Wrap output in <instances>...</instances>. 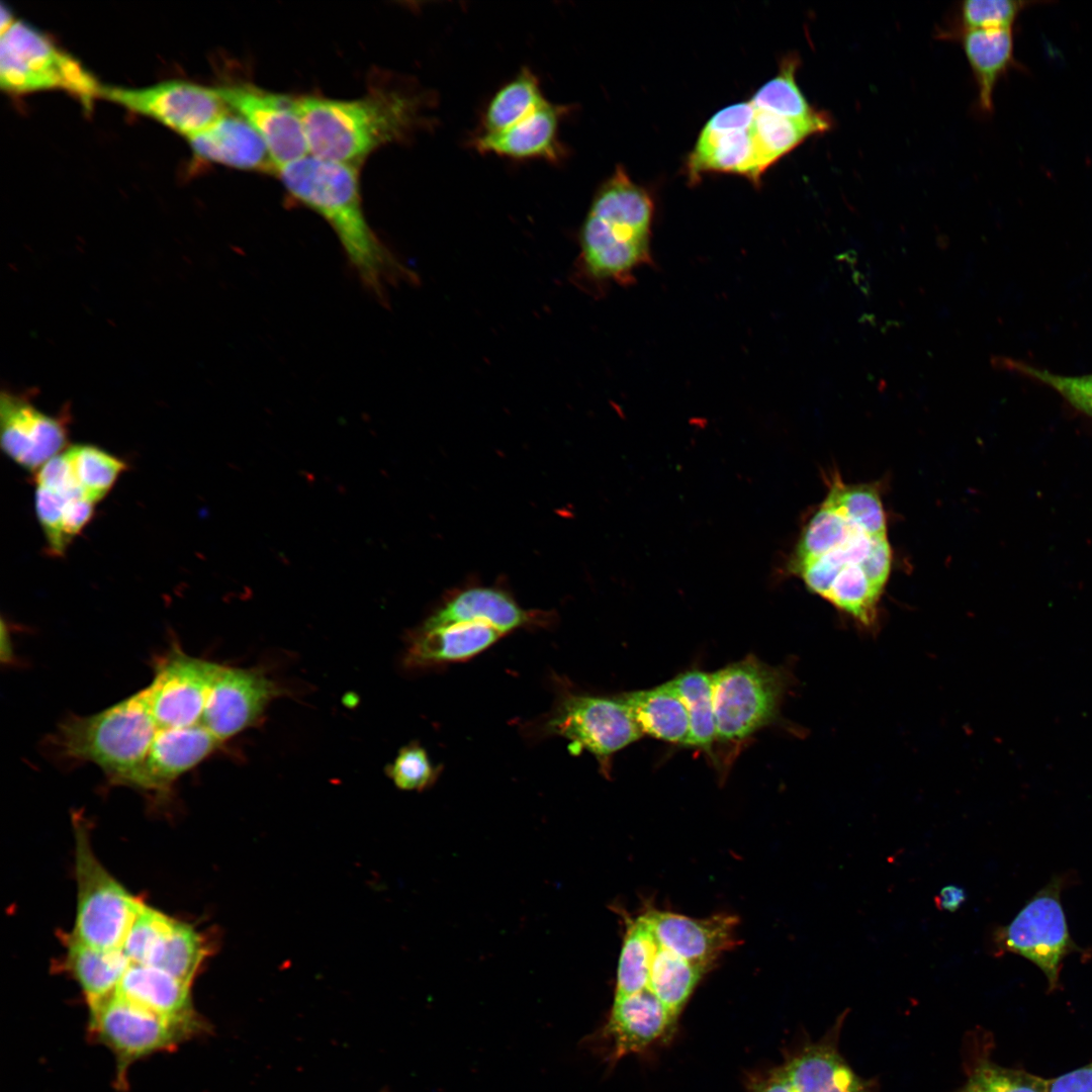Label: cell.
<instances>
[{"mask_svg":"<svg viewBox=\"0 0 1092 1092\" xmlns=\"http://www.w3.org/2000/svg\"><path fill=\"white\" fill-rule=\"evenodd\" d=\"M276 175L293 201L329 223L350 267L376 299L386 301L389 287L412 277L366 218L358 167L307 155L279 168Z\"/></svg>","mask_w":1092,"mask_h":1092,"instance_id":"cell-1","label":"cell"},{"mask_svg":"<svg viewBox=\"0 0 1092 1092\" xmlns=\"http://www.w3.org/2000/svg\"><path fill=\"white\" fill-rule=\"evenodd\" d=\"M423 95L375 86L361 96H297L309 155L360 168L382 146L403 141L422 123Z\"/></svg>","mask_w":1092,"mask_h":1092,"instance_id":"cell-2","label":"cell"},{"mask_svg":"<svg viewBox=\"0 0 1092 1092\" xmlns=\"http://www.w3.org/2000/svg\"><path fill=\"white\" fill-rule=\"evenodd\" d=\"M158 729L142 690L95 714L67 717L51 743L60 758L92 762L111 784L127 786Z\"/></svg>","mask_w":1092,"mask_h":1092,"instance_id":"cell-3","label":"cell"},{"mask_svg":"<svg viewBox=\"0 0 1092 1092\" xmlns=\"http://www.w3.org/2000/svg\"><path fill=\"white\" fill-rule=\"evenodd\" d=\"M87 1035L115 1060V1086L125 1091L129 1068L153 1055L172 1052L208 1029L202 1018L180 1020L149 1011L116 993L88 1007Z\"/></svg>","mask_w":1092,"mask_h":1092,"instance_id":"cell-4","label":"cell"},{"mask_svg":"<svg viewBox=\"0 0 1092 1092\" xmlns=\"http://www.w3.org/2000/svg\"><path fill=\"white\" fill-rule=\"evenodd\" d=\"M0 83L14 93L62 89L86 108L101 97L103 86L78 59L23 20H15L1 33Z\"/></svg>","mask_w":1092,"mask_h":1092,"instance_id":"cell-5","label":"cell"},{"mask_svg":"<svg viewBox=\"0 0 1092 1092\" xmlns=\"http://www.w3.org/2000/svg\"><path fill=\"white\" fill-rule=\"evenodd\" d=\"M77 907L73 931L77 940L103 950L122 949L143 904L96 857L89 833L75 823Z\"/></svg>","mask_w":1092,"mask_h":1092,"instance_id":"cell-6","label":"cell"},{"mask_svg":"<svg viewBox=\"0 0 1092 1092\" xmlns=\"http://www.w3.org/2000/svg\"><path fill=\"white\" fill-rule=\"evenodd\" d=\"M716 738L742 741L777 720L790 678L754 655L712 673Z\"/></svg>","mask_w":1092,"mask_h":1092,"instance_id":"cell-7","label":"cell"},{"mask_svg":"<svg viewBox=\"0 0 1092 1092\" xmlns=\"http://www.w3.org/2000/svg\"><path fill=\"white\" fill-rule=\"evenodd\" d=\"M543 736L570 741L571 751L586 750L609 768L612 755L644 734L621 695L613 697L565 693L544 718Z\"/></svg>","mask_w":1092,"mask_h":1092,"instance_id":"cell-8","label":"cell"},{"mask_svg":"<svg viewBox=\"0 0 1092 1092\" xmlns=\"http://www.w3.org/2000/svg\"><path fill=\"white\" fill-rule=\"evenodd\" d=\"M652 220L589 207L579 233L585 274L599 283H630L651 260Z\"/></svg>","mask_w":1092,"mask_h":1092,"instance_id":"cell-9","label":"cell"},{"mask_svg":"<svg viewBox=\"0 0 1092 1092\" xmlns=\"http://www.w3.org/2000/svg\"><path fill=\"white\" fill-rule=\"evenodd\" d=\"M101 97L150 116L188 139L207 129L232 110L219 88L171 80L144 88L103 85Z\"/></svg>","mask_w":1092,"mask_h":1092,"instance_id":"cell-10","label":"cell"},{"mask_svg":"<svg viewBox=\"0 0 1092 1092\" xmlns=\"http://www.w3.org/2000/svg\"><path fill=\"white\" fill-rule=\"evenodd\" d=\"M221 665L172 646L154 664L151 684L143 689L158 728L200 723L206 699Z\"/></svg>","mask_w":1092,"mask_h":1092,"instance_id":"cell-11","label":"cell"},{"mask_svg":"<svg viewBox=\"0 0 1092 1092\" xmlns=\"http://www.w3.org/2000/svg\"><path fill=\"white\" fill-rule=\"evenodd\" d=\"M996 941L1001 949L1036 965L1045 975L1050 990L1056 989L1062 961L1074 949L1059 890L1050 886L1040 891L1007 926L997 930Z\"/></svg>","mask_w":1092,"mask_h":1092,"instance_id":"cell-12","label":"cell"},{"mask_svg":"<svg viewBox=\"0 0 1092 1092\" xmlns=\"http://www.w3.org/2000/svg\"><path fill=\"white\" fill-rule=\"evenodd\" d=\"M218 88L229 108L247 120L265 142L277 170L309 155L297 97L250 82Z\"/></svg>","mask_w":1092,"mask_h":1092,"instance_id":"cell-13","label":"cell"},{"mask_svg":"<svg viewBox=\"0 0 1092 1092\" xmlns=\"http://www.w3.org/2000/svg\"><path fill=\"white\" fill-rule=\"evenodd\" d=\"M747 1092H869L833 1042L810 1044L754 1076Z\"/></svg>","mask_w":1092,"mask_h":1092,"instance_id":"cell-14","label":"cell"},{"mask_svg":"<svg viewBox=\"0 0 1092 1092\" xmlns=\"http://www.w3.org/2000/svg\"><path fill=\"white\" fill-rule=\"evenodd\" d=\"M276 694L274 682L261 672L221 665L200 724L222 742L253 725Z\"/></svg>","mask_w":1092,"mask_h":1092,"instance_id":"cell-15","label":"cell"},{"mask_svg":"<svg viewBox=\"0 0 1092 1092\" xmlns=\"http://www.w3.org/2000/svg\"><path fill=\"white\" fill-rule=\"evenodd\" d=\"M1 447L17 464L39 469L67 443L63 420L36 408L24 395L3 391L0 397Z\"/></svg>","mask_w":1092,"mask_h":1092,"instance_id":"cell-16","label":"cell"},{"mask_svg":"<svg viewBox=\"0 0 1092 1092\" xmlns=\"http://www.w3.org/2000/svg\"><path fill=\"white\" fill-rule=\"evenodd\" d=\"M221 742L202 724L160 728L127 787L168 794L176 781L207 758Z\"/></svg>","mask_w":1092,"mask_h":1092,"instance_id":"cell-17","label":"cell"},{"mask_svg":"<svg viewBox=\"0 0 1092 1092\" xmlns=\"http://www.w3.org/2000/svg\"><path fill=\"white\" fill-rule=\"evenodd\" d=\"M550 615L520 607L510 594L493 586L472 585L452 592L427 618L421 629L456 623H483L505 635L511 631L542 626Z\"/></svg>","mask_w":1092,"mask_h":1092,"instance_id":"cell-18","label":"cell"},{"mask_svg":"<svg viewBox=\"0 0 1092 1092\" xmlns=\"http://www.w3.org/2000/svg\"><path fill=\"white\" fill-rule=\"evenodd\" d=\"M643 915L659 946L709 970L720 954L735 945L737 918L733 915L695 919L656 909Z\"/></svg>","mask_w":1092,"mask_h":1092,"instance_id":"cell-19","label":"cell"},{"mask_svg":"<svg viewBox=\"0 0 1092 1092\" xmlns=\"http://www.w3.org/2000/svg\"><path fill=\"white\" fill-rule=\"evenodd\" d=\"M565 108L546 101L514 125L494 132H480L472 146L481 154L517 160L559 161L564 150L558 140L560 118Z\"/></svg>","mask_w":1092,"mask_h":1092,"instance_id":"cell-20","label":"cell"},{"mask_svg":"<svg viewBox=\"0 0 1092 1092\" xmlns=\"http://www.w3.org/2000/svg\"><path fill=\"white\" fill-rule=\"evenodd\" d=\"M188 140L194 154L204 161L243 171L277 172L265 142L247 120L233 111Z\"/></svg>","mask_w":1092,"mask_h":1092,"instance_id":"cell-21","label":"cell"},{"mask_svg":"<svg viewBox=\"0 0 1092 1092\" xmlns=\"http://www.w3.org/2000/svg\"><path fill=\"white\" fill-rule=\"evenodd\" d=\"M191 984L146 965L130 964L116 990L122 998L164 1017H201L194 1008Z\"/></svg>","mask_w":1092,"mask_h":1092,"instance_id":"cell-22","label":"cell"},{"mask_svg":"<svg viewBox=\"0 0 1092 1092\" xmlns=\"http://www.w3.org/2000/svg\"><path fill=\"white\" fill-rule=\"evenodd\" d=\"M505 634L483 623H456L419 629L408 657L417 665H437L467 660L494 644Z\"/></svg>","mask_w":1092,"mask_h":1092,"instance_id":"cell-23","label":"cell"},{"mask_svg":"<svg viewBox=\"0 0 1092 1092\" xmlns=\"http://www.w3.org/2000/svg\"><path fill=\"white\" fill-rule=\"evenodd\" d=\"M65 945L63 969L80 987L88 1007L116 993L130 965L122 949H98L71 934L65 937Z\"/></svg>","mask_w":1092,"mask_h":1092,"instance_id":"cell-24","label":"cell"},{"mask_svg":"<svg viewBox=\"0 0 1092 1092\" xmlns=\"http://www.w3.org/2000/svg\"><path fill=\"white\" fill-rule=\"evenodd\" d=\"M688 168L691 178L706 172H726L744 175L752 181H758L765 170L751 127L730 132L703 129L689 158Z\"/></svg>","mask_w":1092,"mask_h":1092,"instance_id":"cell-25","label":"cell"},{"mask_svg":"<svg viewBox=\"0 0 1092 1092\" xmlns=\"http://www.w3.org/2000/svg\"><path fill=\"white\" fill-rule=\"evenodd\" d=\"M643 734L669 743L688 745L690 719L678 693L669 681L621 695Z\"/></svg>","mask_w":1092,"mask_h":1092,"instance_id":"cell-26","label":"cell"},{"mask_svg":"<svg viewBox=\"0 0 1092 1092\" xmlns=\"http://www.w3.org/2000/svg\"><path fill=\"white\" fill-rule=\"evenodd\" d=\"M953 38L961 41L973 72L979 106L983 111L990 112L996 84L1013 60L1012 28L968 30Z\"/></svg>","mask_w":1092,"mask_h":1092,"instance_id":"cell-27","label":"cell"},{"mask_svg":"<svg viewBox=\"0 0 1092 1092\" xmlns=\"http://www.w3.org/2000/svg\"><path fill=\"white\" fill-rule=\"evenodd\" d=\"M709 969L692 964L658 945L653 958L648 987L653 997L677 1023L680 1015Z\"/></svg>","mask_w":1092,"mask_h":1092,"instance_id":"cell-28","label":"cell"},{"mask_svg":"<svg viewBox=\"0 0 1092 1092\" xmlns=\"http://www.w3.org/2000/svg\"><path fill=\"white\" fill-rule=\"evenodd\" d=\"M547 100L537 76L527 67L504 84L488 101L482 114L481 132H494L519 122Z\"/></svg>","mask_w":1092,"mask_h":1092,"instance_id":"cell-29","label":"cell"},{"mask_svg":"<svg viewBox=\"0 0 1092 1092\" xmlns=\"http://www.w3.org/2000/svg\"><path fill=\"white\" fill-rule=\"evenodd\" d=\"M658 943L644 917L627 921L619 958L615 997L645 992Z\"/></svg>","mask_w":1092,"mask_h":1092,"instance_id":"cell-30","label":"cell"},{"mask_svg":"<svg viewBox=\"0 0 1092 1092\" xmlns=\"http://www.w3.org/2000/svg\"><path fill=\"white\" fill-rule=\"evenodd\" d=\"M680 696L690 719V739L687 746L711 754L716 738V719L712 673L692 669L669 680Z\"/></svg>","mask_w":1092,"mask_h":1092,"instance_id":"cell-31","label":"cell"},{"mask_svg":"<svg viewBox=\"0 0 1092 1092\" xmlns=\"http://www.w3.org/2000/svg\"><path fill=\"white\" fill-rule=\"evenodd\" d=\"M830 127L829 116L806 121L756 110L751 133L761 163L766 169L807 138Z\"/></svg>","mask_w":1092,"mask_h":1092,"instance_id":"cell-32","label":"cell"},{"mask_svg":"<svg viewBox=\"0 0 1092 1092\" xmlns=\"http://www.w3.org/2000/svg\"><path fill=\"white\" fill-rule=\"evenodd\" d=\"M883 590L867 576L859 564H847L839 571L824 600L860 628L873 631L878 625Z\"/></svg>","mask_w":1092,"mask_h":1092,"instance_id":"cell-33","label":"cell"},{"mask_svg":"<svg viewBox=\"0 0 1092 1092\" xmlns=\"http://www.w3.org/2000/svg\"><path fill=\"white\" fill-rule=\"evenodd\" d=\"M797 57L784 60L779 74L761 86L750 103L758 111L797 119L818 120L828 116L810 105L796 82Z\"/></svg>","mask_w":1092,"mask_h":1092,"instance_id":"cell-34","label":"cell"},{"mask_svg":"<svg viewBox=\"0 0 1092 1092\" xmlns=\"http://www.w3.org/2000/svg\"><path fill=\"white\" fill-rule=\"evenodd\" d=\"M824 504L871 537H887L886 515L876 485L845 484L835 478L830 484Z\"/></svg>","mask_w":1092,"mask_h":1092,"instance_id":"cell-35","label":"cell"},{"mask_svg":"<svg viewBox=\"0 0 1092 1092\" xmlns=\"http://www.w3.org/2000/svg\"><path fill=\"white\" fill-rule=\"evenodd\" d=\"M210 949L207 938L193 925L175 919L152 967L192 985Z\"/></svg>","mask_w":1092,"mask_h":1092,"instance_id":"cell-36","label":"cell"},{"mask_svg":"<svg viewBox=\"0 0 1092 1092\" xmlns=\"http://www.w3.org/2000/svg\"><path fill=\"white\" fill-rule=\"evenodd\" d=\"M859 531L862 530L823 503L802 531L790 559V571L843 545Z\"/></svg>","mask_w":1092,"mask_h":1092,"instance_id":"cell-37","label":"cell"},{"mask_svg":"<svg viewBox=\"0 0 1092 1092\" xmlns=\"http://www.w3.org/2000/svg\"><path fill=\"white\" fill-rule=\"evenodd\" d=\"M84 496L100 500L112 487L125 464L115 456L91 445H76L65 452Z\"/></svg>","mask_w":1092,"mask_h":1092,"instance_id":"cell-38","label":"cell"},{"mask_svg":"<svg viewBox=\"0 0 1092 1092\" xmlns=\"http://www.w3.org/2000/svg\"><path fill=\"white\" fill-rule=\"evenodd\" d=\"M956 1092H1049V1079L1000 1066L985 1055L975 1062Z\"/></svg>","mask_w":1092,"mask_h":1092,"instance_id":"cell-39","label":"cell"},{"mask_svg":"<svg viewBox=\"0 0 1092 1092\" xmlns=\"http://www.w3.org/2000/svg\"><path fill=\"white\" fill-rule=\"evenodd\" d=\"M174 920L143 903L122 946V951L130 964L152 966L172 929Z\"/></svg>","mask_w":1092,"mask_h":1092,"instance_id":"cell-40","label":"cell"},{"mask_svg":"<svg viewBox=\"0 0 1092 1092\" xmlns=\"http://www.w3.org/2000/svg\"><path fill=\"white\" fill-rule=\"evenodd\" d=\"M1005 369L1055 390L1072 407L1092 419V374L1062 375L1015 359H1001Z\"/></svg>","mask_w":1092,"mask_h":1092,"instance_id":"cell-41","label":"cell"},{"mask_svg":"<svg viewBox=\"0 0 1092 1092\" xmlns=\"http://www.w3.org/2000/svg\"><path fill=\"white\" fill-rule=\"evenodd\" d=\"M1028 4L1017 0H968L957 11V24L948 33L951 38L968 30L1012 28L1020 11Z\"/></svg>","mask_w":1092,"mask_h":1092,"instance_id":"cell-42","label":"cell"},{"mask_svg":"<svg viewBox=\"0 0 1092 1092\" xmlns=\"http://www.w3.org/2000/svg\"><path fill=\"white\" fill-rule=\"evenodd\" d=\"M387 772L402 790H423L438 777L437 767L432 765L426 750L419 744L402 747Z\"/></svg>","mask_w":1092,"mask_h":1092,"instance_id":"cell-43","label":"cell"},{"mask_svg":"<svg viewBox=\"0 0 1092 1092\" xmlns=\"http://www.w3.org/2000/svg\"><path fill=\"white\" fill-rule=\"evenodd\" d=\"M68 499L70 498L43 487H36V515L49 548L56 555H62L68 546L63 533V513Z\"/></svg>","mask_w":1092,"mask_h":1092,"instance_id":"cell-44","label":"cell"},{"mask_svg":"<svg viewBox=\"0 0 1092 1092\" xmlns=\"http://www.w3.org/2000/svg\"><path fill=\"white\" fill-rule=\"evenodd\" d=\"M35 477L37 486L63 496L69 498L84 496L65 453L57 455L44 463L37 470Z\"/></svg>","mask_w":1092,"mask_h":1092,"instance_id":"cell-45","label":"cell"},{"mask_svg":"<svg viewBox=\"0 0 1092 1092\" xmlns=\"http://www.w3.org/2000/svg\"><path fill=\"white\" fill-rule=\"evenodd\" d=\"M755 114L750 101L733 104L715 113L703 129L712 132L747 130L752 126Z\"/></svg>","mask_w":1092,"mask_h":1092,"instance_id":"cell-46","label":"cell"},{"mask_svg":"<svg viewBox=\"0 0 1092 1092\" xmlns=\"http://www.w3.org/2000/svg\"><path fill=\"white\" fill-rule=\"evenodd\" d=\"M891 564L892 550L890 543L887 538H881L875 541L860 566L870 580L884 592L890 576Z\"/></svg>","mask_w":1092,"mask_h":1092,"instance_id":"cell-47","label":"cell"},{"mask_svg":"<svg viewBox=\"0 0 1092 1092\" xmlns=\"http://www.w3.org/2000/svg\"><path fill=\"white\" fill-rule=\"evenodd\" d=\"M94 504L84 496L70 498L66 503L63 513V533L68 544L91 519Z\"/></svg>","mask_w":1092,"mask_h":1092,"instance_id":"cell-48","label":"cell"},{"mask_svg":"<svg viewBox=\"0 0 1092 1092\" xmlns=\"http://www.w3.org/2000/svg\"><path fill=\"white\" fill-rule=\"evenodd\" d=\"M1049 1092H1092V1062L1049 1079Z\"/></svg>","mask_w":1092,"mask_h":1092,"instance_id":"cell-49","label":"cell"},{"mask_svg":"<svg viewBox=\"0 0 1092 1092\" xmlns=\"http://www.w3.org/2000/svg\"><path fill=\"white\" fill-rule=\"evenodd\" d=\"M966 899L967 894L962 887L947 885L939 891L934 900L938 909L954 912L964 904Z\"/></svg>","mask_w":1092,"mask_h":1092,"instance_id":"cell-50","label":"cell"},{"mask_svg":"<svg viewBox=\"0 0 1092 1092\" xmlns=\"http://www.w3.org/2000/svg\"><path fill=\"white\" fill-rule=\"evenodd\" d=\"M15 21L11 9L4 3L1 5V33L6 31Z\"/></svg>","mask_w":1092,"mask_h":1092,"instance_id":"cell-51","label":"cell"}]
</instances>
